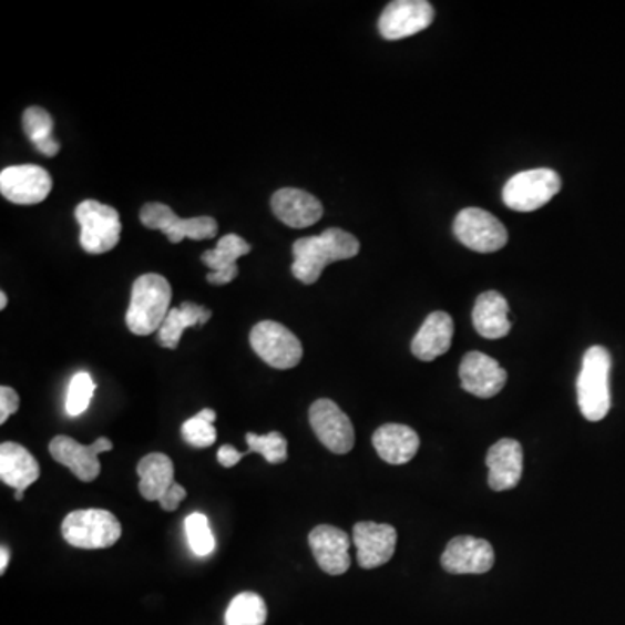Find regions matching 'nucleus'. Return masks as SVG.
<instances>
[{
	"instance_id": "1",
	"label": "nucleus",
	"mask_w": 625,
	"mask_h": 625,
	"mask_svg": "<svg viewBox=\"0 0 625 625\" xmlns=\"http://www.w3.org/2000/svg\"><path fill=\"white\" fill-rule=\"evenodd\" d=\"M360 253V242L341 228L325 229L317 237L294 242L293 275L305 285L317 284L327 266L351 259Z\"/></svg>"
},
{
	"instance_id": "2",
	"label": "nucleus",
	"mask_w": 625,
	"mask_h": 625,
	"mask_svg": "<svg viewBox=\"0 0 625 625\" xmlns=\"http://www.w3.org/2000/svg\"><path fill=\"white\" fill-rule=\"evenodd\" d=\"M173 289L167 278L158 273L141 275L133 285L131 303H129L125 324L131 332L136 336H150L161 330L162 324L171 311Z\"/></svg>"
},
{
	"instance_id": "3",
	"label": "nucleus",
	"mask_w": 625,
	"mask_h": 625,
	"mask_svg": "<svg viewBox=\"0 0 625 625\" xmlns=\"http://www.w3.org/2000/svg\"><path fill=\"white\" fill-rule=\"evenodd\" d=\"M609 370L612 357L603 346L587 349L577 379L578 407L591 422L602 421L612 407L609 398Z\"/></svg>"
},
{
	"instance_id": "4",
	"label": "nucleus",
	"mask_w": 625,
	"mask_h": 625,
	"mask_svg": "<svg viewBox=\"0 0 625 625\" xmlns=\"http://www.w3.org/2000/svg\"><path fill=\"white\" fill-rule=\"evenodd\" d=\"M61 535L76 550H106L122 537V525L110 511L76 510L64 518Z\"/></svg>"
},
{
	"instance_id": "5",
	"label": "nucleus",
	"mask_w": 625,
	"mask_h": 625,
	"mask_svg": "<svg viewBox=\"0 0 625 625\" xmlns=\"http://www.w3.org/2000/svg\"><path fill=\"white\" fill-rule=\"evenodd\" d=\"M75 217L81 225V245L85 253H110L121 242V214L112 205L84 201L76 205Z\"/></svg>"
},
{
	"instance_id": "6",
	"label": "nucleus",
	"mask_w": 625,
	"mask_h": 625,
	"mask_svg": "<svg viewBox=\"0 0 625 625\" xmlns=\"http://www.w3.org/2000/svg\"><path fill=\"white\" fill-rule=\"evenodd\" d=\"M562 189V180L551 168H532L514 174L505 183L502 198L516 213H533L553 201Z\"/></svg>"
},
{
	"instance_id": "7",
	"label": "nucleus",
	"mask_w": 625,
	"mask_h": 625,
	"mask_svg": "<svg viewBox=\"0 0 625 625\" xmlns=\"http://www.w3.org/2000/svg\"><path fill=\"white\" fill-rule=\"evenodd\" d=\"M249 339L254 354L273 369L289 370L301 363V341L278 321L266 320L254 325Z\"/></svg>"
},
{
	"instance_id": "8",
	"label": "nucleus",
	"mask_w": 625,
	"mask_h": 625,
	"mask_svg": "<svg viewBox=\"0 0 625 625\" xmlns=\"http://www.w3.org/2000/svg\"><path fill=\"white\" fill-rule=\"evenodd\" d=\"M140 219L148 229L164 233L171 244H181L185 238L192 240H208L219 232L217 221L211 216L192 217V219H180L177 214L168 205L161 202H150L143 205Z\"/></svg>"
},
{
	"instance_id": "9",
	"label": "nucleus",
	"mask_w": 625,
	"mask_h": 625,
	"mask_svg": "<svg viewBox=\"0 0 625 625\" xmlns=\"http://www.w3.org/2000/svg\"><path fill=\"white\" fill-rule=\"evenodd\" d=\"M453 233L464 247L474 253H495L508 244L505 226L483 208H462L453 223Z\"/></svg>"
},
{
	"instance_id": "10",
	"label": "nucleus",
	"mask_w": 625,
	"mask_h": 625,
	"mask_svg": "<svg viewBox=\"0 0 625 625\" xmlns=\"http://www.w3.org/2000/svg\"><path fill=\"white\" fill-rule=\"evenodd\" d=\"M309 424L321 445L337 455L351 452L355 447V428L349 417L339 409L336 401L321 398L309 407Z\"/></svg>"
},
{
	"instance_id": "11",
	"label": "nucleus",
	"mask_w": 625,
	"mask_h": 625,
	"mask_svg": "<svg viewBox=\"0 0 625 625\" xmlns=\"http://www.w3.org/2000/svg\"><path fill=\"white\" fill-rule=\"evenodd\" d=\"M113 449L112 440L98 438L91 445H81L73 438L54 437L49 443V453L54 461L69 468L79 480L91 483L101 473L100 453L110 452Z\"/></svg>"
},
{
	"instance_id": "12",
	"label": "nucleus",
	"mask_w": 625,
	"mask_h": 625,
	"mask_svg": "<svg viewBox=\"0 0 625 625\" xmlns=\"http://www.w3.org/2000/svg\"><path fill=\"white\" fill-rule=\"evenodd\" d=\"M51 189V174L39 165H12L0 173V193L12 204H41Z\"/></svg>"
},
{
	"instance_id": "13",
	"label": "nucleus",
	"mask_w": 625,
	"mask_h": 625,
	"mask_svg": "<svg viewBox=\"0 0 625 625\" xmlns=\"http://www.w3.org/2000/svg\"><path fill=\"white\" fill-rule=\"evenodd\" d=\"M434 9L428 0H393L379 18V32L386 41L416 35L433 23Z\"/></svg>"
},
{
	"instance_id": "14",
	"label": "nucleus",
	"mask_w": 625,
	"mask_h": 625,
	"mask_svg": "<svg viewBox=\"0 0 625 625\" xmlns=\"http://www.w3.org/2000/svg\"><path fill=\"white\" fill-rule=\"evenodd\" d=\"M495 551L485 539L461 535L452 539L441 556V566L453 575H481L492 570Z\"/></svg>"
},
{
	"instance_id": "15",
	"label": "nucleus",
	"mask_w": 625,
	"mask_h": 625,
	"mask_svg": "<svg viewBox=\"0 0 625 625\" xmlns=\"http://www.w3.org/2000/svg\"><path fill=\"white\" fill-rule=\"evenodd\" d=\"M459 377L464 391L477 398H493L501 393L508 381V372L498 360L480 351H471L462 358Z\"/></svg>"
},
{
	"instance_id": "16",
	"label": "nucleus",
	"mask_w": 625,
	"mask_h": 625,
	"mask_svg": "<svg viewBox=\"0 0 625 625\" xmlns=\"http://www.w3.org/2000/svg\"><path fill=\"white\" fill-rule=\"evenodd\" d=\"M397 530L386 523L360 521L354 529V542L358 551V565L365 570L386 565L397 550Z\"/></svg>"
},
{
	"instance_id": "17",
	"label": "nucleus",
	"mask_w": 625,
	"mask_h": 625,
	"mask_svg": "<svg viewBox=\"0 0 625 625\" xmlns=\"http://www.w3.org/2000/svg\"><path fill=\"white\" fill-rule=\"evenodd\" d=\"M309 547L318 566L329 575H342L351 566L349 545L351 539L348 533L336 526L320 525L309 533Z\"/></svg>"
},
{
	"instance_id": "18",
	"label": "nucleus",
	"mask_w": 625,
	"mask_h": 625,
	"mask_svg": "<svg viewBox=\"0 0 625 625\" xmlns=\"http://www.w3.org/2000/svg\"><path fill=\"white\" fill-rule=\"evenodd\" d=\"M275 216L294 229L308 228L324 216V207L311 193L299 188H281L271 197Z\"/></svg>"
},
{
	"instance_id": "19",
	"label": "nucleus",
	"mask_w": 625,
	"mask_h": 625,
	"mask_svg": "<svg viewBox=\"0 0 625 625\" xmlns=\"http://www.w3.org/2000/svg\"><path fill=\"white\" fill-rule=\"evenodd\" d=\"M41 477V465L24 447L4 441L0 445V480L17 490L14 499L23 501L24 490Z\"/></svg>"
},
{
	"instance_id": "20",
	"label": "nucleus",
	"mask_w": 625,
	"mask_h": 625,
	"mask_svg": "<svg viewBox=\"0 0 625 625\" xmlns=\"http://www.w3.org/2000/svg\"><path fill=\"white\" fill-rule=\"evenodd\" d=\"M489 485L495 492H505L520 483L523 474V449L513 438L499 440L486 453Z\"/></svg>"
},
{
	"instance_id": "21",
	"label": "nucleus",
	"mask_w": 625,
	"mask_h": 625,
	"mask_svg": "<svg viewBox=\"0 0 625 625\" xmlns=\"http://www.w3.org/2000/svg\"><path fill=\"white\" fill-rule=\"evenodd\" d=\"M452 339L453 320L449 312L434 311L426 318L421 329L413 337L410 349L419 360L433 361L449 351Z\"/></svg>"
},
{
	"instance_id": "22",
	"label": "nucleus",
	"mask_w": 625,
	"mask_h": 625,
	"mask_svg": "<svg viewBox=\"0 0 625 625\" xmlns=\"http://www.w3.org/2000/svg\"><path fill=\"white\" fill-rule=\"evenodd\" d=\"M372 445L382 461L401 465L416 458L421 440L409 426L385 424L373 433Z\"/></svg>"
},
{
	"instance_id": "23",
	"label": "nucleus",
	"mask_w": 625,
	"mask_h": 625,
	"mask_svg": "<svg viewBox=\"0 0 625 625\" xmlns=\"http://www.w3.org/2000/svg\"><path fill=\"white\" fill-rule=\"evenodd\" d=\"M473 325L485 339H502L511 332L510 305L498 290L481 294L473 309Z\"/></svg>"
},
{
	"instance_id": "24",
	"label": "nucleus",
	"mask_w": 625,
	"mask_h": 625,
	"mask_svg": "<svg viewBox=\"0 0 625 625\" xmlns=\"http://www.w3.org/2000/svg\"><path fill=\"white\" fill-rule=\"evenodd\" d=\"M137 477H140V493L145 501H161L167 490L176 483L174 481V462L165 453H148L137 464Z\"/></svg>"
},
{
	"instance_id": "25",
	"label": "nucleus",
	"mask_w": 625,
	"mask_h": 625,
	"mask_svg": "<svg viewBox=\"0 0 625 625\" xmlns=\"http://www.w3.org/2000/svg\"><path fill=\"white\" fill-rule=\"evenodd\" d=\"M213 317L211 309L195 303H183L180 308L168 311L167 318L158 330V345L162 348L176 349L180 346L181 336L189 327H202Z\"/></svg>"
},
{
	"instance_id": "26",
	"label": "nucleus",
	"mask_w": 625,
	"mask_h": 625,
	"mask_svg": "<svg viewBox=\"0 0 625 625\" xmlns=\"http://www.w3.org/2000/svg\"><path fill=\"white\" fill-rule=\"evenodd\" d=\"M52 116L41 106H30L23 113V129L32 141L37 152L45 156H57L60 153L58 141L52 140Z\"/></svg>"
},
{
	"instance_id": "27",
	"label": "nucleus",
	"mask_w": 625,
	"mask_h": 625,
	"mask_svg": "<svg viewBox=\"0 0 625 625\" xmlns=\"http://www.w3.org/2000/svg\"><path fill=\"white\" fill-rule=\"evenodd\" d=\"M268 606L256 593H240L233 597L226 609V625H265Z\"/></svg>"
},
{
	"instance_id": "28",
	"label": "nucleus",
	"mask_w": 625,
	"mask_h": 625,
	"mask_svg": "<svg viewBox=\"0 0 625 625\" xmlns=\"http://www.w3.org/2000/svg\"><path fill=\"white\" fill-rule=\"evenodd\" d=\"M250 253V244L238 235H226L217 242L216 249L205 250L202 254V263L207 266L211 271H223V269L237 266V260L240 257L247 256Z\"/></svg>"
},
{
	"instance_id": "29",
	"label": "nucleus",
	"mask_w": 625,
	"mask_h": 625,
	"mask_svg": "<svg viewBox=\"0 0 625 625\" xmlns=\"http://www.w3.org/2000/svg\"><path fill=\"white\" fill-rule=\"evenodd\" d=\"M245 441H247L249 450H245L244 455L260 453L269 464H284L289 459L287 440L278 431H271L268 434L247 433L245 434Z\"/></svg>"
},
{
	"instance_id": "30",
	"label": "nucleus",
	"mask_w": 625,
	"mask_h": 625,
	"mask_svg": "<svg viewBox=\"0 0 625 625\" xmlns=\"http://www.w3.org/2000/svg\"><path fill=\"white\" fill-rule=\"evenodd\" d=\"M186 537H188L189 547L197 556H208L216 547V539H214L213 530L208 526V520L205 514L193 513L185 521Z\"/></svg>"
},
{
	"instance_id": "31",
	"label": "nucleus",
	"mask_w": 625,
	"mask_h": 625,
	"mask_svg": "<svg viewBox=\"0 0 625 625\" xmlns=\"http://www.w3.org/2000/svg\"><path fill=\"white\" fill-rule=\"evenodd\" d=\"M94 385L93 377L88 372L76 373L73 376L69 386V395H66V412L72 417L81 416L91 406L93 400Z\"/></svg>"
},
{
	"instance_id": "32",
	"label": "nucleus",
	"mask_w": 625,
	"mask_h": 625,
	"mask_svg": "<svg viewBox=\"0 0 625 625\" xmlns=\"http://www.w3.org/2000/svg\"><path fill=\"white\" fill-rule=\"evenodd\" d=\"M181 433H183L186 443L195 447V449H207V447H213L217 440V431L214 424L197 416L192 417L183 424Z\"/></svg>"
},
{
	"instance_id": "33",
	"label": "nucleus",
	"mask_w": 625,
	"mask_h": 625,
	"mask_svg": "<svg viewBox=\"0 0 625 625\" xmlns=\"http://www.w3.org/2000/svg\"><path fill=\"white\" fill-rule=\"evenodd\" d=\"M20 409V395L9 386L0 388V424H6L12 413Z\"/></svg>"
},
{
	"instance_id": "34",
	"label": "nucleus",
	"mask_w": 625,
	"mask_h": 625,
	"mask_svg": "<svg viewBox=\"0 0 625 625\" xmlns=\"http://www.w3.org/2000/svg\"><path fill=\"white\" fill-rule=\"evenodd\" d=\"M186 495H188V492H186L183 486L174 483V485L167 490L164 498L158 501V504H161L162 510L167 511V513H173V511L180 508L181 502L185 501Z\"/></svg>"
},
{
	"instance_id": "35",
	"label": "nucleus",
	"mask_w": 625,
	"mask_h": 625,
	"mask_svg": "<svg viewBox=\"0 0 625 625\" xmlns=\"http://www.w3.org/2000/svg\"><path fill=\"white\" fill-rule=\"evenodd\" d=\"M244 458V452H238V450L232 445H223L217 450V461H219L223 468H233V465H237Z\"/></svg>"
},
{
	"instance_id": "36",
	"label": "nucleus",
	"mask_w": 625,
	"mask_h": 625,
	"mask_svg": "<svg viewBox=\"0 0 625 625\" xmlns=\"http://www.w3.org/2000/svg\"><path fill=\"white\" fill-rule=\"evenodd\" d=\"M237 277L238 266H232V268L223 269V271L207 273V281L211 285H228L229 281L235 280Z\"/></svg>"
},
{
	"instance_id": "37",
	"label": "nucleus",
	"mask_w": 625,
	"mask_h": 625,
	"mask_svg": "<svg viewBox=\"0 0 625 625\" xmlns=\"http://www.w3.org/2000/svg\"><path fill=\"white\" fill-rule=\"evenodd\" d=\"M9 557H11V553H9L6 545H2V547H0V573H2V575H4L6 570H8Z\"/></svg>"
},
{
	"instance_id": "38",
	"label": "nucleus",
	"mask_w": 625,
	"mask_h": 625,
	"mask_svg": "<svg viewBox=\"0 0 625 625\" xmlns=\"http://www.w3.org/2000/svg\"><path fill=\"white\" fill-rule=\"evenodd\" d=\"M197 417H201V419H204V421H207V422H211V424H214V422H216V419H217V413H216V410L204 409V410H201V412L197 413Z\"/></svg>"
},
{
	"instance_id": "39",
	"label": "nucleus",
	"mask_w": 625,
	"mask_h": 625,
	"mask_svg": "<svg viewBox=\"0 0 625 625\" xmlns=\"http://www.w3.org/2000/svg\"><path fill=\"white\" fill-rule=\"evenodd\" d=\"M6 306H8V296L6 293H0V309H6Z\"/></svg>"
}]
</instances>
